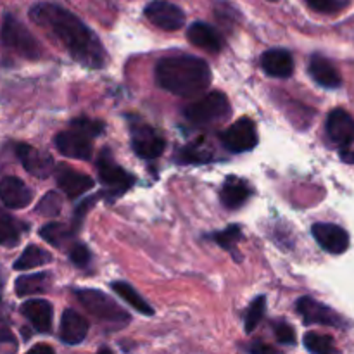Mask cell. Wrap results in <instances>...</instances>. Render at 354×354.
I'll list each match as a JSON object with an SVG mask.
<instances>
[{
  "label": "cell",
  "mask_w": 354,
  "mask_h": 354,
  "mask_svg": "<svg viewBox=\"0 0 354 354\" xmlns=\"http://www.w3.org/2000/svg\"><path fill=\"white\" fill-rule=\"evenodd\" d=\"M30 17L41 28L50 31L66 47L75 61L88 68H102L106 52L97 35L69 10L54 3H37Z\"/></svg>",
  "instance_id": "cell-1"
},
{
  "label": "cell",
  "mask_w": 354,
  "mask_h": 354,
  "mask_svg": "<svg viewBox=\"0 0 354 354\" xmlns=\"http://www.w3.org/2000/svg\"><path fill=\"white\" fill-rule=\"evenodd\" d=\"M156 80L159 86L180 97H196L211 83V69L207 62L194 55H171L156 66Z\"/></svg>",
  "instance_id": "cell-2"
},
{
  "label": "cell",
  "mask_w": 354,
  "mask_h": 354,
  "mask_svg": "<svg viewBox=\"0 0 354 354\" xmlns=\"http://www.w3.org/2000/svg\"><path fill=\"white\" fill-rule=\"evenodd\" d=\"M232 114L230 102L221 92H209L201 99L194 100L185 109V118L192 124L201 128L218 127L227 121Z\"/></svg>",
  "instance_id": "cell-3"
},
{
  "label": "cell",
  "mask_w": 354,
  "mask_h": 354,
  "mask_svg": "<svg viewBox=\"0 0 354 354\" xmlns=\"http://www.w3.org/2000/svg\"><path fill=\"white\" fill-rule=\"evenodd\" d=\"M0 40L6 47H9L10 50H14L24 59H38L41 55V48L37 38L28 31V28L21 21H17L10 14H7L2 21Z\"/></svg>",
  "instance_id": "cell-4"
},
{
  "label": "cell",
  "mask_w": 354,
  "mask_h": 354,
  "mask_svg": "<svg viewBox=\"0 0 354 354\" xmlns=\"http://www.w3.org/2000/svg\"><path fill=\"white\" fill-rule=\"evenodd\" d=\"M76 296H78L80 303L83 304V308H85L88 313H92L95 318H99L100 322L121 325V324H127V322L130 320L127 311H124L116 301L111 299L107 294L100 292V290L82 289V290H76Z\"/></svg>",
  "instance_id": "cell-5"
},
{
  "label": "cell",
  "mask_w": 354,
  "mask_h": 354,
  "mask_svg": "<svg viewBox=\"0 0 354 354\" xmlns=\"http://www.w3.org/2000/svg\"><path fill=\"white\" fill-rule=\"evenodd\" d=\"M220 140L228 151L241 154V152H249L258 145V130H256L254 121L249 118H241L234 124L221 131Z\"/></svg>",
  "instance_id": "cell-6"
},
{
  "label": "cell",
  "mask_w": 354,
  "mask_h": 354,
  "mask_svg": "<svg viewBox=\"0 0 354 354\" xmlns=\"http://www.w3.org/2000/svg\"><path fill=\"white\" fill-rule=\"evenodd\" d=\"M97 169H99L100 182L107 187V190L114 194V196H121V194L127 192L131 185L135 183V178L127 171V169L121 168L120 165H116L113 159L109 149H104L100 152L99 159H97Z\"/></svg>",
  "instance_id": "cell-7"
},
{
  "label": "cell",
  "mask_w": 354,
  "mask_h": 354,
  "mask_svg": "<svg viewBox=\"0 0 354 354\" xmlns=\"http://www.w3.org/2000/svg\"><path fill=\"white\" fill-rule=\"evenodd\" d=\"M131 147L135 154L142 159L159 158L166 147V140L158 130L144 123H135L131 127Z\"/></svg>",
  "instance_id": "cell-8"
},
{
  "label": "cell",
  "mask_w": 354,
  "mask_h": 354,
  "mask_svg": "<svg viewBox=\"0 0 354 354\" xmlns=\"http://www.w3.org/2000/svg\"><path fill=\"white\" fill-rule=\"evenodd\" d=\"M297 313L303 317L306 325H327L334 328H348V322L339 317L334 310L325 304L311 299V297H301L296 304Z\"/></svg>",
  "instance_id": "cell-9"
},
{
  "label": "cell",
  "mask_w": 354,
  "mask_h": 354,
  "mask_svg": "<svg viewBox=\"0 0 354 354\" xmlns=\"http://www.w3.org/2000/svg\"><path fill=\"white\" fill-rule=\"evenodd\" d=\"M145 17L165 31H176L185 23V14L175 3L154 0L145 7Z\"/></svg>",
  "instance_id": "cell-10"
},
{
  "label": "cell",
  "mask_w": 354,
  "mask_h": 354,
  "mask_svg": "<svg viewBox=\"0 0 354 354\" xmlns=\"http://www.w3.org/2000/svg\"><path fill=\"white\" fill-rule=\"evenodd\" d=\"M54 142L57 151L66 158L82 159V161H88L92 158V138L82 131H61Z\"/></svg>",
  "instance_id": "cell-11"
},
{
  "label": "cell",
  "mask_w": 354,
  "mask_h": 354,
  "mask_svg": "<svg viewBox=\"0 0 354 354\" xmlns=\"http://www.w3.org/2000/svg\"><path fill=\"white\" fill-rule=\"evenodd\" d=\"M315 241L320 244L324 251L330 254H342L349 248V235L342 227L334 223H315L313 228Z\"/></svg>",
  "instance_id": "cell-12"
},
{
  "label": "cell",
  "mask_w": 354,
  "mask_h": 354,
  "mask_svg": "<svg viewBox=\"0 0 354 354\" xmlns=\"http://www.w3.org/2000/svg\"><path fill=\"white\" fill-rule=\"evenodd\" d=\"M16 154L19 158L21 165L24 166L30 175L38 176V178H47L54 168V159L44 151L31 147L28 144H17L16 145Z\"/></svg>",
  "instance_id": "cell-13"
},
{
  "label": "cell",
  "mask_w": 354,
  "mask_h": 354,
  "mask_svg": "<svg viewBox=\"0 0 354 354\" xmlns=\"http://www.w3.org/2000/svg\"><path fill=\"white\" fill-rule=\"evenodd\" d=\"M327 135L339 147L354 144V118L348 111L334 109L327 118Z\"/></svg>",
  "instance_id": "cell-14"
},
{
  "label": "cell",
  "mask_w": 354,
  "mask_h": 354,
  "mask_svg": "<svg viewBox=\"0 0 354 354\" xmlns=\"http://www.w3.org/2000/svg\"><path fill=\"white\" fill-rule=\"evenodd\" d=\"M33 199V192L23 180L6 176L0 180V201L10 209H23Z\"/></svg>",
  "instance_id": "cell-15"
},
{
  "label": "cell",
  "mask_w": 354,
  "mask_h": 354,
  "mask_svg": "<svg viewBox=\"0 0 354 354\" xmlns=\"http://www.w3.org/2000/svg\"><path fill=\"white\" fill-rule=\"evenodd\" d=\"M55 180H57V185L61 187L62 192L69 199H76V197L88 192L93 187V180L88 175H85L82 171H76V169L69 168L66 165H61L55 169Z\"/></svg>",
  "instance_id": "cell-16"
},
{
  "label": "cell",
  "mask_w": 354,
  "mask_h": 354,
  "mask_svg": "<svg viewBox=\"0 0 354 354\" xmlns=\"http://www.w3.org/2000/svg\"><path fill=\"white\" fill-rule=\"evenodd\" d=\"M261 68L273 78H289L294 73V61L286 48H272L261 55Z\"/></svg>",
  "instance_id": "cell-17"
},
{
  "label": "cell",
  "mask_w": 354,
  "mask_h": 354,
  "mask_svg": "<svg viewBox=\"0 0 354 354\" xmlns=\"http://www.w3.org/2000/svg\"><path fill=\"white\" fill-rule=\"evenodd\" d=\"M86 334H88V322L85 317L76 313L75 310H66L61 320V341L69 346H76L80 342L85 341Z\"/></svg>",
  "instance_id": "cell-18"
},
{
  "label": "cell",
  "mask_w": 354,
  "mask_h": 354,
  "mask_svg": "<svg viewBox=\"0 0 354 354\" xmlns=\"http://www.w3.org/2000/svg\"><path fill=\"white\" fill-rule=\"evenodd\" d=\"M21 313L40 334H47L52 327V306L45 299H30L21 306Z\"/></svg>",
  "instance_id": "cell-19"
},
{
  "label": "cell",
  "mask_w": 354,
  "mask_h": 354,
  "mask_svg": "<svg viewBox=\"0 0 354 354\" xmlns=\"http://www.w3.org/2000/svg\"><path fill=\"white\" fill-rule=\"evenodd\" d=\"M310 75L324 88H339L342 85L341 73L324 55L315 54L310 59Z\"/></svg>",
  "instance_id": "cell-20"
},
{
  "label": "cell",
  "mask_w": 354,
  "mask_h": 354,
  "mask_svg": "<svg viewBox=\"0 0 354 354\" xmlns=\"http://www.w3.org/2000/svg\"><path fill=\"white\" fill-rule=\"evenodd\" d=\"M187 37H189L190 44H194L199 48H204L207 52H220L221 47H223L221 35L211 24L201 23V21H197V23H194L189 28Z\"/></svg>",
  "instance_id": "cell-21"
},
{
  "label": "cell",
  "mask_w": 354,
  "mask_h": 354,
  "mask_svg": "<svg viewBox=\"0 0 354 354\" xmlns=\"http://www.w3.org/2000/svg\"><path fill=\"white\" fill-rule=\"evenodd\" d=\"M251 197V187L244 182V180L237 178V176H230L227 182L223 183L220 192V199L225 207L228 209H239L248 203Z\"/></svg>",
  "instance_id": "cell-22"
},
{
  "label": "cell",
  "mask_w": 354,
  "mask_h": 354,
  "mask_svg": "<svg viewBox=\"0 0 354 354\" xmlns=\"http://www.w3.org/2000/svg\"><path fill=\"white\" fill-rule=\"evenodd\" d=\"M50 286V275L48 273H31L23 275L16 280V294L21 297L37 296L48 290Z\"/></svg>",
  "instance_id": "cell-23"
},
{
  "label": "cell",
  "mask_w": 354,
  "mask_h": 354,
  "mask_svg": "<svg viewBox=\"0 0 354 354\" xmlns=\"http://www.w3.org/2000/svg\"><path fill=\"white\" fill-rule=\"evenodd\" d=\"M50 254L47 251L37 248V245H28L23 254L14 263V268L21 270V272H26V270H33L38 268V266L47 265V263H50Z\"/></svg>",
  "instance_id": "cell-24"
},
{
  "label": "cell",
  "mask_w": 354,
  "mask_h": 354,
  "mask_svg": "<svg viewBox=\"0 0 354 354\" xmlns=\"http://www.w3.org/2000/svg\"><path fill=\"white\" fill-rule=\"evenodd\" d=\"M113 290L121 297V299L127 301L131 308H135L137 311H140L142 315H154V310L145 303L144 297L137 292L131 286H128L127 282H114L113 283Z\"/></svg>",
  "instance_id": "cell-25"
},
{
  "label": "cell",
  "mask_w": 354,
  "mask_h": 354,
  "mask_svg": "<svg viewBox=\"0 0 354 354\" xmlns=\"http://www.w3.org/2000/svg\"><path fill=\"white\" fill-rule=\"evenodd\" d=\"M73 232L69 230L64 223H47L41 227L40 235L44 241H47L48 244H52L54 248H62V244L69 242V239L73 237Z\"/></svg>",
  "instance_id": "cell-26"
},
{
  "label": "cell",
  "mask_w": 354,
  "mask_h": 354,
  "mask_svg": "<svg viewBox=\"0 0 354 354\" xmlns=\"http://www.w3.org/2000/svg\"><path fill=\"white\" fill-rule=\"evenodd\" d=\"M304 348L315 354H334L337 351L334 346V339L324 334H317V332H308L304 335Z\"/></svg>",
  "instance_id": "cell-27"
},
{
  "label": "cell",
  "mask_w": 354,
  "mask_h": 354,
  "mask_svg": "<svg viewBox=\"0 0 354 354\" xmlns=\"http://www.w3.org/2000/svg\"><path fill=\"white\" fill-rule=\"evenodd\" d=\"M211 159H213V152L207 151L206 147H203V144H201V142L187 145V147H183L178 154L180 162H192V165L209 162Z\"/></svg>",
  "instance_id": "cell-28"
},
{
  "label": "cell",
  "mask_w": 354,
  "mask_h": 354,
  "mask_svg": "<svg viewBox=\"0 0 354 354\" xmlns=\"http://www.w3.org/2000/svg\"><path fill=\"white\" fill-rule=\"evenodd\" d=\"M265 311H266L265 296L256 297V299L249 304L248 313H245V320H244L245 332H249V334H251V332H254V328L258 327L259 322H261L263 317H265Z\"/></svg>",
  "instance_id": "cell-29"
},
{
  "label": "cell",
  "mask_w": 354,
  "mask_h": 354,
  "mask_svg": "<svg viewBox=\"0 0 354 354\" xmlns=\"http://www.w3.org/2000/svg\"><path fill=\"white\" fill-rule=\"evenodd\" d=\"M19 242V228L10 218L0 216V245L12 248Z\"/></svg>",
  "instance_id": "cell-30"
},
{
  "label": "cell",
  "mask_w": 354,
  "mask_h": 354,
  "mask_svg": "<svg viewBox=\"0 0 354 354\" xmlns=\"http://www.w3.org/2000/svg\"><path fill=\"white\" fill-rule=\"evenodd\" d=\"M71 128L73 130H78L82 133L88 135L90 138L92 137H99L100 133L104 131V123L99 120H90V118H75L71 121Z\"/></svg>",
  "instance_id": "cell-31"
},
{
  "label": "cell",
  "mask_w": 354,
  "mask_h": 354,
  "mask_svg": "<svg viewBox=\"0 0 354 354\" xmlns=\"http://www.w3.org/2000/svg\"><path fill=\"white\" fill-rule=\"evenodd\" d=\"M241 227H239V225H232V227H228L225 232L214 235V241H216L221 248L227 249V251H232V249L235 248V244L241 241Z\"/></svg>",
  "instance_id": "cell-32"
},
{
  "label": "cell",
  "mask_w": 354,
  "mask_h": 354,
  "mask_svg": "<svg viewBox=\"0 0 354 354\" xmlns=\"http://www.w3.org/2000/svg\"><path fill=\"white\" fill-rule=\"evenodd\" d=\"M61 207H62L61 197H59L55 192H48L47 196L40 201L37 209L40 211L41 214H45V216H55V214H59Z\"/></svg>",
  "instance_id": "cell-33"
},
{
  "label": "cell",
  "mask_w": 354,
  "mask_h": 354,
  "mask_svg": "<svg viewBox=\"0 0 354 354\" xmlns=\"http://www.w3.org/2000/svg\"><path fill=\"white\" fill-rule=\"evenodd\" d=\"M306 2L308 6H310L313 10H317V12L332 14L344 9V7L348 6L349 0H306Z\"/></svg>",
  "instance_id": "cell-34"
},
{
  "label": "cell",
  "mask_w": 354,
  "mask_h": 354,
  "mask_svg": "<svg viewBox=\"0 0 354 354\" xmlns=\"http://www.w3.org/2000/svg\"><path fill=\"white\" fill-rule=\"evenodd\" d=\"M69 258H71V261L75 263L76 266H86L90 263L92 254H90V251L86 245L75 244L71 248V251H69Z\"/></svg>",
  "instance_id": "cell-35"
},
{
  "label": "cell",
  "mask_w": 354,
  "mask_h": 354,
  "mask_svg": "<svg viewBox=\"0 0 354 354\" xmlns=\"http://www.w3.org/2000/svg\"><path fill=\"white\" fill-rule=\"evenodd\" d=\"M275 335H277V341H279L280 344H289V346L296 344V332H294V328L290 327L289 324L277 325Z\"/></svg>",
  "instance_id": "cell-36"
},
{
  "label": "cell",
  "mask_w": 354,
  "mask_h": 354,
  "mask_svg": "<svg viewBox=\"0 0 354 354\" xmlns=\"http://www.w3.org/2000/svg\"><path fill=\"white\" fill-rule=\"evenodd\" d=\"M251 351H252V353H256V354H261V353H268V354H273V353H275V349H273V348H270V346L256 344V346H252V348H251Z\"/></svg>",
  "instance_id": "cell-37"
},
{
  "label": "cell",
  "mask_w": 354,
  "mask_h": 354,
  "mask_svg": "<svg viewBox=\"0 0 354 354\" xmlns=\"http://www.w3.org/2000/svg\"><path fill=\"white\" fill-rule=\"evenodd\" d=\"M0 342H14V335L9 330L0 328Z\"/></svg>",
  "instance_id": "cell-38"
},
{
  "label": "cell",
  "mask_w": 354,
  "mask_h": 354,
  "mask_svg": "<svg viewBox=\"0 0 354 354\" xmlns=\"http://www.w3.org/2000/svg\"><path fill=\"white\" fill-rule=\"evenodd\" d=\"M31 353H45V354H52V353H54V349H52L50 346H35V348H31Z\"/></svg>",
  "instance_id": "cell-39"
},
{
  "label": "cell",
  "mask_w": 354,
  "mask_h": 354,
  "mask_svg": "<svg viewBox=\"0 0 354 354\" xmlns=\"http://www.w3.org/2000/svg\"><path fill=\"white\" fill-rule=\"evenodd\" d=\"M341 158L344 159L346 162H354V151H342Z\"/></svg>",
  "instance_id": "cell-40"
},
{
  "label": "cell",
  "mask_w": 354,
  "mask_h": 354,
  "mask_svg": "<svg viewBox=\"0 0 354 354\" xmlns=\"http://www.w3.org/2000/svg\"><path fill=\"white\" fill-rule=\"evenodd\" d=\"M273 2H275V0H273Z\"/></svg>",
  "instance_id": "cell-41"
}]
</instances>
